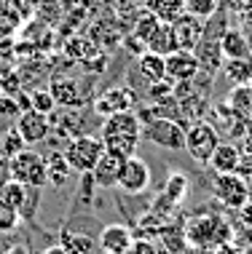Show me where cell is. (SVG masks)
<instances>
[{"label": "cell", "mask_w": 252, "mask_h": 254, "mask_svg": "<svg viewBox=\"0 0 252 254\" xmlns=\"http://www.w3.org/2000/svg\"><path fill=\"white\" fill-rule=\"evenodd\" d=\"M140 136H142V121L134 110L107 115L99 128V139L105 145V150L113 155H121V158H132L137 153Z\"/></svg>", "instance_id": "1"}, {"label": "cell", "mask_w": 252, "mask_h": 254, "mask_svg": "<svg viewBox=\"0 0 252 254\" xmlns=\"http://www.w3.org/2000/svg\"><path fill=\"white\" fill-rule=\"evenodd\" d=\"M102 153H105L102 139L99 136H91V134L73 136V139L65 145V150H62V155L67 161V166L73 169V174H91Z\"/></svg>", "instance_id": "2"}, {"label": "cell", "mask_w": 252, "mask_h": 254, "mask_svg": "<svg viewBox=\"0 0 252 254\" xmlns=\"http://www.w3.org/2000/svg\"><path fill=\"white\" fill-rule=\"evenodd\" d=\"M220 145V134L217 126H212L209 121H193L190 126H185V153L193 158L196 163L207 166L209 155L215 153V147Z\"/></svg>", "instance_id": "3"}, {"label": "cell", "mask_w": 252, "mask_h": 254, "mask_svg": "<svg viewBox=\"0 0 252 254\" xmlns=\"http://www.w3.org/2000/svg\"><path fill=\"white\" fill-rule=\"evenodd\" d=\"M8 171L13 182H22L27 188H43L46 185V161L43 155L30 147L8 158Z\"/></svg>", "instance_id": "4"}, {"label": "cell", "mask_w": 252, "mask_h": 254, "mask_svg": "<svg viewBox=\"0 0 252 254\" xmlns=\"http://www.w3.org/2000/svg\"><path fill=\"white\" fill-rule=\"evenodd\" d=\"M148 142H153L156 147L172 150V153H185V126L174 118H153L142 128Z\"/></svg>", "instance_id": "5"}, {"label": "cell", "mask_w": 252, "mask_h": 254, "mask_svg": "<svg viewBox=\"0 0 252 254\" xmlns=\"http://www.w3.org/2000/svg\"><path fill=\"white\" fill-rule=\"evenodd\" d=\"M212 190H215L217 201L223 206H228V209H247V203L252 198L250 182L242 174H236V171H231V174H215Z\"/></svg>", "instance_id": "6"}, {"label": "cell", "mask_w": 252, "mask_h": 254, "mask_svg": "<svg viewBox=\"0 0 252 254\" xmlns=\"http://www.w3.org/2000/svg\"><path fill=\"white\" fill-rule=\"evenodd\" d=\"M134 105H137V94L129 86H110L105 91H99V97L94 99V113L107 118V115L134 110Z\"/></svg>", "instance_id": "7"}, {"label": "cell", "mask_w": 252, "mask_h": 254, "mask_svg": "<svg viewBox=\"0 0 252 254\" xmlns=\"http://www.w3.org/2000/svg\"><path fill=\"white\" fill-rule=\"evenodd\" d=\"M188 238L196 246H215V244H226L231 238V228L223 222V217L209 214L207 219H196L188 228Z\"/></svg>", "instance_id": "8"}, {"label": "cell", "mask_w": 252, "mask_h": 254, "mask_svg": "<svg viewBox=\"0 0 252 254\" xmlns=\"http://www.w3.org/2000/svg\"><path fill=\"white\" fill-rule=\"evenodd\" d=\"M148 185H151V166H148V161H142L137 155L126 158L121 177H118V188L129 195H140L148 190Z\"/></svg>", "instance_id": "9"}, {"label": "cell", "mask_w": 252, "mask_h": 254, "mask_svg": "<svg viewBox=\"0 0 252 254\" xmlns=\"http://www.w3.org/2000/svg\"><path fill=\"white\" fill-rule=\"evenodd\" d=\"M16 131L22 134V139L30 145H38V142L49 139L51 134V118L46 113H38V110H24L22 115L16 118Z\"/></svg>", "instance_id": "10"}, {"label": "cell", "mask_w": 252, "mask_h": 254, "mask_svg": "<svg viewBox=\"0 0 252 254\" xmlns=\"http://www.w3.org/2000/svg\"><path fill=\"white\" fill-rule=\"evenodd\" d=\"M172 35H174V46L180 51H196V46L204 40V24L201 19L190 16V13H182L172 22Z\"/></svg>", "instance_id": "11"}, {"label": "cell", "mask_w": 252, "mask_h": 254, "mask_svg": "<svg viewBox=\"0 0 252 254\" xmlns=\"http://www.w3.org/2000/svg\"><path fill=\"white\" fill-rule=\"evenodd\" d=\"M164 64H167V78L174 80V83H185V80H193L199 75V59H196L193 51H172L164 57Z\"/></svg>", "instance_id": "12"}, {"label": "cell", "mask_w": 252, "mask_h": 254, "mask_svg": "<svg viewBox=\"0 0 252 254\" xmlns=\"http://www.w3.org/2000/svg\"><path fill=\"white\" fill-rule=\"evenodd\" d=\"M134 244V236L126 225H107L99 233V249L105 254H129Z\"/></svg>", "instance_id": "13"}, {"label": "cell", "mask_w": 252, "mask_h": 254, "mask_svg": "<svg viewBox=\"0 0 252 254\" xmlns=\"http://www.w3.org/2000/svg\"><path fill=\"white\" fill-rule=\"evenodd\" d=\"M124 161L126 158H121V155H113V153H102L99 155V161H97V166H94L91 171V177H94V182H97V188H118V177H121V169H124Z\"/></svg>", "instance_id": "14"}, {"label": "cell", "mask_w": 252, "mask_h": 254, "mask_svg": "<svg viewBox=\"0 0 252 254\" xmlns=\"http://www.w3.org/2000/svg\"><path fill=\"white\" fill-rule=\"evenodd\" d=\"M242 163V153H239V145H234V142H220V145L215 147V153L209 155L207 166L215 171V174H231V171H236Z\"/></svg>", "instance_id": "15"}, {"label": "cell", "mask_w": 252, "mask_h": 254, "mask_svg": "<svg viewBox=\"0 0 252 254\" xmlns=\"http://www.w3.org/2000/svg\"><path fill=\"white\" fill-rule=\"evenodd\" d=\"M32 190H38V188H27V185H22V182L8 180L5 185H0V203H3V206H11V209H16L19 214L24 217L27 201H30Z\"/></svg>", "instance_id": "16"}, {"label": "cell", "mask_w": 252, "mask_h": 254, "mask_svg": "<svg viewBox=\"0 0 252 254\" xmlns=\"http://www.w3.org/2000/svg\"><path fill=\"white\" fill-rule=\"evenodd\" d=\"M51 97L57 99V107H81L86 102V97L78 91V83L73 78H59L51 83Z\"/></svg>", "instance_id": "17"}, {"label": "cell", "mask_w": 252, "mask_h": 254, "mask_svg": "<svg viewBox=\"0 0 252 254\" xmlns=\"http://www.w3.org/2000/svg\"><path fill=\"white\" fill-rule=\"evenodd\" d=\"M220 51H223V59H239V57H252V46L250 40L244 38L242 30L231 27L220 35Z\"/></svg>", "instance_id": "18"}, {"label": "cell", "mask_w": 252, "mask_h": 254, "mask_svg": "<svg viewBox=\"0 0 252 254\" xmlns=\"http://www.w3.org/2000/svg\"><path fill=\"white\" fill-rule=\"evenodd\" d=\"M43 161H46V185H51V188H65L73 177V169L67 166L65 155L54 150V153H49L43 158Z\"/></svg>", "instance_id": "19"}, {"label": "cell", "mask_w": 252, "mask_h": 254, "mask_svg": "<svg viewBox=\"0 0 252 254\" xmlns=\"http://www.w3.org/2000/svg\"><path fill=\"white\" fill-rule=\"evenodd\" d=\"M223 75L228 83L234 86H250L252 83V57H239V59H223Z\"/></svg>", "instance_id": "20"}, {"label": "cell", "mask_w": 252, "mask_h": 254, "mask_svg": "<svg viewBox=\"0 0 252 254\" xmlns=\"http://www.w3.org/2000/svg\"><path fill=\"white\" fill-rule=\"evenodd\" d=\"M196 59H199V70H220L223 67V51H220V40H207V35H204V40L199 46H196Z\"/></svg>", "instance_id": "21"}, {"label": "cell", "mask_w": 252, "mask_h": 254, "mask_svg": "<svg viewBox=\"0 0 252 254\" xmlns=\"http://www.w3.org/2000/svg\"><path fill=\"white\" fill-rule=\"evenodd\" d=\"M59 246L67 254H94L97 252V241L88 233H76V230H62L59 233Z\"/></svg>", "instance_id": "22"}, {"label": "cell", "mask_w": 252, "mask_h": 254, "mask_svg": "<svg viewBox=\"0 0 252 254\" xmlns=\"http://www.w3.org/2000/svg\"><path fill=\"white\" fill-rule=\"evenodd\" d=\"M145 51L161 54V57H167V54L177 51V46H174V35H172V24L159 22V27H156V30L151 32V38L145 40Z\"/></svg>", "instance_id": "23"}, {"label": "cell", "mask_w": 252, "mask_h": 254, "mask_svg": "<svg viewBox=\"0 0 252 254\" xmlns=\"http://www.w3.org/2000/svg\"><path fill=\"white\" fill-rule=\"evenodd\" d=\"M137 70H140V75L148 80V83H156V80H164L167 78L164 57H161V54H153V51H142L140 54Z\"/></svg>", "instance_id": "24"}, {"label": "cell", "mask_w": 252, "mask_h": 254, "mask_svg": "<svg viewBox=\"0 0 252 254\" xmlns=\"http://www.w3.org/2000/svg\"><path fill=\"white\" fill-rule=\"evenodd\" d=\"M145 11H151L159 22L172 24L177 16L185 13V0H145Z\"/></svg>", "instance_id": "25"}, {"label": "cell", "mask_w": 252, "mask_h": 254, "mask_svg": "<svg viewBox=\"0 0 252 254\" xmlns=\"http://www.w3.org/2000/svg\"><path fill=\"white\" fill-rule=\"evenodd\" d=\"M24 147H27V142L22 139V134H19L16 128H8L5 136L0 139V155H3V158H11L16 153H22Z\"/></svg>", "instance_id": "26"}, {"label": "cell", "mask_w": 252, "mask_h": 254, "mask_svg": "<svg viewBox=\"0 0 252 254\" xmlns=\"http://www.w3.org/2000/svg\"><path fill=\"white\" fill-rule=\"evenodd\" d=\"M156 27H159V19H156L151 11H142L137 16V24H134V38L145 46V40L151 38V32L156 30Z\"/></svg>", "instance_id": "27"}, {"label": "cell", "mask_w": 252, "mask_h": 254, "mask_svg": "<svg viewBox=\"0 0 252 254\" xmlns=\"http://www.w3.org/2000/svg\"><path fill=\"white\" fill-rule=\"evenodd\" d=\"M217 11V0H185V13L196 19H209L212 13Z\"/></svg>", "instance_id": "28"}, {"label": "cell", "mask_w": 252, "mask_h": 254, "mask_svg": "<svg viewBox=\"0 0 252 254\" xmlns=\"http://www.w3.org/2000/svg\"><path fill=\"white\" fill-rule=\"evenodd\" d=\"M30 107H32V110H38V113L51 115L54 110H57V99L51 97V91H46V88H38V91L30 97Z\"/></svg>", "instance_id": "29"}, {"label": "cell", "mask_w": 252, "mask_h": 254, "mask_svg": "<svg viewBox=\"0 0 252 254\" xmlns=\"http://www.w3.org/2000/svg\"><path fill=\"white\" fill-rule=\"evenodd\" d=\"M185 190H188V180L182 174H172L169 177V182H167V195H169V201L177 203L182 195H185Z\"/></svg>", "instance_id": "30"}, {"label": "cell", "mask_w": 252, "mask_h": 254, "mask_svg": "<svg viewBox=\"0 0 252 254\" xmlns=\"http://www.w3.org/2000/svg\"><path fill=\"white\" fill-rule=\"evenodd\" d=\"M19 219H22V214H19L16 209H11V206H3L0 203V233H11L19 228Z\"/></svg>", "instance_id": "31"}, {"label": "cell", "mask_w": 252, "mask_h": 254, "mask_svg": "<svg viewBox=\"0 0 252 254\" xmlns=\"http://www.w3.org/2000/svg\"><path fill=\"white\" fill-rule=\"evenodd\" d=\"M174 97V80H156V83H151V99L161 102V99H172Z\"/></svg>", "instance_id": "32"}, {"label": "cell", "mask_w": 252, "mask_h": 254, "mask_svg": "<svg viewBox=\"0 0 252 254\" xmlns=\"http://www.w3.org/2000/svg\"><path fill=\"white\" fill-rule=\"evenodd\" d=\"M11 115H22L19 102L11 97H0V118H11Z\"/></svg>", "instance_id": "33"}, {"label": "cell", "mask_w": 252, "mask_h": 254, "mask_svg": "<svg viewBox=\"0 0 252 254\" xmlns=\"http://www.w3.org/2000/svg\"><path fill=\"white\" fill-rule=\"evenodd\" d=\"M129 254H161V252H159V246H156L153 241H148V238H134L132 252Z\"/></svg>", "instance_id": "34"}, {"label": "cell", "mask_w": 252, "mask_h": 254, "mask_svg": "<svg viewBox=\"0 0 252 254\" xmlns=\"http://www.w3.org/2000/svg\"><path fill=\"white\" fill-rule=\"evenodd\" d=\"M228 8L234 13H242V16H247V13H252V0H226Z\"/></svg>", "instance_id": "35"}, {"label": "cell", "mask_w": 252, "mask_h": 254, "mask_svg": "<svg viewBox=\"0 0 252 254\" xmlns=\"http://www.w3.org/2000/svg\"><path fill=\"white\" fill-rule=\"evenodd\" d=\"M239 153H242V155H247V158H252V131H250L247 136H242V145H239Z\"/></svg>", "instance_id": "36"}, {"label": "cell", "mask_w": 252, "mask_h": 254, "mask_svg": "<svg viewBox=\"0 0 252 254\" xmlns=\"http://www.w3.org/2000/svg\"><path fill=\"white\" fill-rule=\"evenodd\" d=\"M244 38H247L250 40V46H252V13H247V24H244Z\"/></svg>", "instance_id": "37"}, {"label": "cell", "mask_w": 252, "mask_h": 254, "mask_svg": "<svg viewBox=\"0 0 252 254\" xmlns=\"http://www.w3.org/2000/svg\"><path fill=\"white\" fill-rule=\"evenodd\" d=\"M40 254H67V252H65V249H62V246H59V244H54V246H49V249H43Z\"/></svg>", "instance_id": "38"}, {"label": "cell", "mask_w": 252, "mask_h": 254, "mask_svg": "<svg viewBox=\"0 0 252 254\" xmlns=\"http://www.w3.org/2000/svg\"><path fill=\"white\" fill-rule=\"evenodd\" d=\"M247 91H250V97H252V83H250V86H247Z\"/></svg>", "instance_id": "39"}]
</instances>
